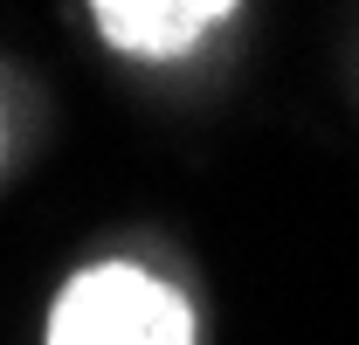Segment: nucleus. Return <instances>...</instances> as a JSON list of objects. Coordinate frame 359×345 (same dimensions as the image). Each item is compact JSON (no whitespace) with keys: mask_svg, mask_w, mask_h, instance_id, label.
<instances>
[{"mask_svg":"<svg viewBox=\"0 0 359 345\" xmlns=\"http://www.w3.org/2000/svg\"><path fill=\"white\" fill-rule=\"evenodd\" d=\"M42 345H194V304L145 262L104 256L55 290Z\"/></svg>","mask_w":359,"mask_h":345,"instance_id":"f257e3e1","label":"nucleus"},{"mask_svg":"<svg viewBox=\"0 0 359 345\" xmlns=\"http://www.w3.org/2000/svg\"><path fill=\"white\" fill-rule=\"evenodd\" d=\"M90 21L111 48H125L138 62H173L187 48H201L222 21H235V7L228 0H97Z\"/></svg>","mask_w":359,"mask_h":345,"instance_id":"f03ea898","label":"nucleus"},{"mask_svg":"<svg viewBox=\"0 0 359 345\" xmlns=\"http://www.w3.org/2000/svg\"><path fill=\"white\" fill-rule=\"evenodd\" d=\"M0 159H7V104H0Z\"/></svg>","mask_w":359,"mask_h":345,"instance_id":"7ed1b4c3","label":"nucleus"}]
</instances>
